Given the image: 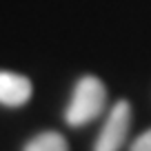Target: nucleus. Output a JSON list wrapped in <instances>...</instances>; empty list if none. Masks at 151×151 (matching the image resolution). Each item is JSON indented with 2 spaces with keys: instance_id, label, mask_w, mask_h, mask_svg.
Returning a JSON list of instances; mask_svg holds the SVG:
<instances>
[{
  "instance_id": "f257e3e1",
  "label": "nucleus",
  "mask_w": 151,
  "mask_h": 151,
  "mask_svg": "<svg viewBox=\"0 0 151 151\" xmlns=\"http://www.w3.org/2000/svg\"><path fill=\"white\" fill-rule=\"evenodd\" d=\"M104 104H107V89L102 80L96 76H82L73 87V96L65 111V120L71 127L89 124L102 113Z\"/></svg>"
},
{
  "instance_id": "7ed1b4c3",
  "label": "nucleus",
  "mask_w": 151,
  "mask_h": 151,
  "mask_svg": "<svg viewBox=\"0 0 151 151\" xmlns=\"http://www.w3.org/2000/svg\"><path fill=\"white\" fill-rule=\"evenodd\" d=\"M31 98V80L27 76L0 71V104L5 107H22Z\"/></svg>"
},
{
  "instance_id": "39448f33",
  "label": "nucleus",
  "mask_w": 151,
  "mask_h": 151,
  "mask_svg": "<svg viewBox=\"0 0 151 151\" xmlns=\"http://www.w3.org/2000/svg\"><path fill=\"white\" fill-rule=\"evenodd\" d=\"M131 151H151V129L145 131V133H140V136L133 140Z\"/></svg>"
},
{
  "instance_id": "20e7f679",
  "label": "nucleus",
  "mask_w": 151,
  "mask_h": 151,
  "mask_svg": "<svg viewBox=\"0 0 151 151\" xmlns=\"http://www.w3.org/2000/svg\"><path fill=\"white\" fill-rule=\"evenodd\" d=\"M22 151H69V145L58 131H42L33 136Z\"/></svg>"
},
{
  "instance_id": "f03ea898",
  "label": "nucleus",
  "mask_w": 151,
  "mask_h": 151,
  "mask_svg": "<svg viewBox=\"0 0 151 151\" xmlns=\"http://www.w3.org/2000/svg\"><path fill=\"white\" fill-rule=\"evenodd\" d=\"M129 124H131V104L127 100H118L96 140L93 151H120V147L127 140Z\"/></svg>"
}]
</instances>
